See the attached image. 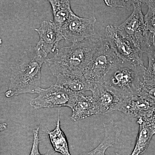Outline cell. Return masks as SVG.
I'll return each instance as SVG.
<instances>
[{
	"label": "cell",
	"mask_w": 155,
	"mask_h": 155,
	"mask_svg": "<svg viewBox=\"0 0 155 155\" xmlns=\"http://www.w3.org/2000/svg\"><path fill=\"white\" fill-rule=\"evenodd\" d=\"M142 1L133 6L132 14L121 25L117 26L122 35L130 40L143 51L154 45L153 35L147 30L141 9Z\"/></svg>",
	"instance_id": "cell-4"
},
{
	"label": "cell",
	"mask_w": 155,
	"mask_h": 155,
	"mask_svg": "<svg viewBox=\"0 0 155 155\" xmlns=\"http://www.w3.org/2000/svg\"><path fill=\"white\" fill-rule=\"evenodd\" d=\"M147 6L148 10L144 16L147 30L153 35L155 34V1H142Z\"/></svg>",
	"instance_id": "cell-19"
},
{
	"label": "cell",
	"mask_w": 155,
	"mask_h": 155,
	"mask_svg": "<svg viewBox=\"0 0 155 155\" xmlns=\"http://www.w3.org/2000/svg\"><path fill=\"white\" fill-rule=\"evenodd\" d=\"M146 69L119 59L106 74L103 82L124 99L139 94L144 84Z\"/></svg>",
	"instance_id": "cell-3"
},
{
	"label": "cell",
	"mask_w": 155,
	"mask_h": 155,
	"mask_svg": "<svg viewBox=\"0 0 155 155\" xmlns=\"http://www.w3.org/2000/svg\"><path fill=\"white\" fill-rule=\"evenodd\" d=\"M91 91L97 115H104L112 111H119L123 99L103 82L94 84Z\"/></svg>",
	"instance_id": "cell-9"
},
{
	"label": "cell",
	"mask_w": 155,
	"mask_h": 155,
	"mask_svg": "<svg viewBox=\"0 0 155 155\" xmlns=\"http://www.w3.org/2000/svg\"><path fill=\"white\" fill-rule=\"evenodd\" d=\"M104 38L96 35L68 46L58 49L45 63L53 75L83 76L84 72Z\"/></svg>",
	"instance_id": "cell-1"
},
{
	"label": "cell",
	"mask_w": 155,
	"mask_h": 155,
	"mask_svg": "<svg viewBox=\"0 0 155 155\" xmlns=\"http://www.w3.org/2000/svg\"><path fill=\"white\" fill-rule=\"evenodd\" d=\"M153 42L154 46L155 47V34L153 35Z\"/></svg>",
	"instance_id": "cell-25"
},
{
	"label": "cell",
	"mask_w": 155,
	"mask_h": 155,
	"mask_svg": "<svg viewBox=\"0 0 155 155\" xmlns=\"http://www.w3.org/2000/svg\"><path fill=\"white\" fill-rule=\"evenodd\" d=\"M78 93L54 84L41 89L38 95L31 100L29 104L35 109L61 107L71 108Z\"/></svg>",
	"instance_id": "cell-7"
},
{
	"label": "cell",
	"mask_w": 155,
	"mask_h": 155,
	"mask_svg": "<svg viewBox=\"0 0 155 155\" xmlns=\"http://www.w3.org/2000/svg\"><path fill=\"white\" fill-rule=\"evenodd\" d=\"M139 94L148 98L155 103V84H143Z\"/></svg>",
	"instance_id": "cell-21"
},
{
	"label": "cell",
	"mask_w": 155,
	"mask_h": 155,
	"mask_svg": "<svg viewBox=\"0 0 155 155\" xmlns=\"http://www.w3.org/2000/svg\"><path fill=\"white\" fill-rule=\"evenodd\" d=\"M96 21L94 17L84 18L73 14L61 27L64 40L73 44L94 36Z\"/></svg>",
	"instance_id": "cell-8"
},
{
	"label": "cell",
	"mask_w": 155,
	"mask_h": 155,
	"mask_svg": "<svg viewBox=\"0 0 155 155\" xmlns=\"http://www.w3.org/2000/svg\"><path fill=\"white\" fill-rule=\"evenodd\" d=\"M55 84L72 91L82 93L91 91L94 84H91L83 76L60 75L57 77Z\"/></svg>",
	"instance_id": "cell-15"
},
{
	"label": "cell",
	"mask_w": 155,
	"mask_h": 155,
	"mask_svg": "<svg viewBox=\"0 0 155 155\" xmlns=\"http://www.w3.org/2000/svg\"><path fill=\"white\" fill-rule=\"evenodd\" d=\"M60 118V110L59 109L56 127L51 131L48 130L47 133L49 137L53 148L56 152L59 153L61 155H71L69 152L67 137L61 128Z\"/></svg>",
	"instance_id": "cell-17"
},
{
	"label": "cell",
	"mask_w": 155,
	"mask_h": 155,
	"mask_svg": "<svg viewBox=\"0 0 155 155\" xmlns=\"http://www.w3.org/2000/svg\"><path fill=\"white\" fill-rule=\"evenodd\" d=\"M48 2L51 6L53 22L61 28L75 14L71 9L70 2L68 0H50Z\"/></svg>",
	"instance_id": "cell-16"
},
{
	"label": "cell",
	"mask_w": 155,
	"mask_h": 155,
	"mask_svg": "<svg viewBox=\"0 0 155 155\" xmlns=\"http://www.w3.org/2000/svg\"><path fill=\"white\" fill-rule=\"evenodd\" d=\"M39 127H37L33 130V140L32 147L31 150L29 155H49L48 153L41 154L39 150Z\"/></svg>",
	"instance_id": "cell-22"
},
{
	"label": "cell",
	"mask_w": 155,
	"mask_h": 155,
	"mask_svg": "<svg viewBox=\"0 0 155 155\" xmlns=\"http://www.w3.org/2000/svg\"><path fill=\"white\" fill-rule=\"evenodd\" d=\"M148 66L145 72L144 84H155V47L153 45L146 51Z\"/></svg>",
	"instance_id": "cell-18"
},
{
	"label": "cell",
	"mask_w": 155,
	"mask_h": 155,
	"mask_svg": "<svg viewBox=\"0 0 155 155\" xmlns=\"http://www.w3.org/2000/svg\"><path fill=\"white\" fill-rule=\"evenodd\" d=\"M71 119L74 121L82 120L97 115L96 107L92 95H86L82 93H78L73 106Z\"/></svg>",
	"instance_id": "cell-12"
},
{
	"label": "cell",
	"mask_w": 155,
	"mask_h": 155,
	"mask_svg": "<svg viewBox=\"0 0 155 155\" xmlns=\"http://www.w3.org/2000/svg\"><path fill=\"white\" fill-rule=\"evenodd\" d=\"M139 129L135 146L130 155H141L144 153L155 134V127L149 119H138Z\"/></svg>",
	"instance_id": "cell-13"
},
{
	"label": "cell",
	"mask_w": 155,
	"mask_h": 155,
	"mask_svg": "<svg viewBox=\"0 0 155 155\" xmlns=\"http://www.w3.org/2000/svg\"><path fill=\"white\" fill-rule=\"evenodd\" d=\"M119 59L107 41L104 39L93 56L83 76L91 84L103 82L106 74Z\"/></svg>",
	"instance_id": "cell-6"
},
{
	"label": "cell",
	"mask_w": 155,
	"mask_h": 155,
	"mask_svg": "<svg viewBox=\"0 0 155 155\" xmlns=\"http://www.w3.org/2000/svg\"><path fill=\"white\" fill-rule=\"evenodd\" d=\"M8 127V124L6 123H3L1 124V126H0V129L1 131H3V130H6Z\"/></svg>",
	"instance_id": "cell-24"
},
{
	"label": "cell",
	"mask_w": 155,
	"mask_h": 155,
	"mask_svg": "<svg viewBox=\"0 0 155 155\" xmlns=\"http://www.w3.org/2000/svg\"><path fill=\"white\" fill-rule=\"evenodd\" d=\"M117 155H119V154H118V153H117Z\"/></svg>",
	"instance_id": "cell-26"
},
{
	"label": "cell",
	"mask_w": 155,
	"mask_h": 155,
	"mask_svg": "<svg viewBox=\"0 0 155 155\" xmlns=\"http://www.w3.org/2000/svg\"><path fill=\"white\" fill-rule=\"evenodd\" d=\"M105 134L102 141L94 149L80 155H106L108 148L119 141L121 130L113 121L104 123Z\"/></svg>",
	"instance_id": "cell-14"
},
{
	"label": "cell",
	"mask_w": 155,
	"mask_h": 155,
	"mask_svg": "<svg viewBox=\"0 0 155 155\" xmlns=\"http://www.w3.org/2000/svg\"><path fill=\"white\" fill-rule=\"evenodd\" d=\"M35 30L39 36L36 46L47 56L57 51L59 42L64 39L61 28L55 25L52 20L43 21L40 27Z\"/></svg>",
	"instance_id": "cell-10"
},
{
	"label": "cell",
	"mask_w": 155,
	"mask_h": 155,
	"mask_svg": "<svg viewBox=\"0 0 155 155\" xmlns=\"http://www.w3.org/2000/svg\"><path fill=\"white\" fill-rule=\"evenodd\" d=\"M47 55L36 46L23 53L21 59L11 67L8 90L5 95L11 97L24 94H38L41 87V70Z\"/></svg>",
	"instance_id": "cell-2"
},
{
	"label": "cell",
	"mask_w": 155,
	"mask_h": 155,
	"mask_svg": "<svg viewBox=\"0 0 155 155\" xmlns=\"http://www.w3.org/2000/svg\"><path fill=\"white\" fill-rule=\"evenodd\" d=\"M139 1H120V0H105V3L111 8H128L134 6Z\"/></svg>",
	"instance_id": "cell-20"
},
{
	"label": "cell",
	"mask_w": 155,
	"mask_h": 155,
	"mask_svg": "<svg viewBox=\"0 0 155 155\" xmlns=\"http://www.w3.org/2000/svg\"><path fill=\"white\" fill-rule=\"evenodd\" d=\"M150 121V122L154 125L155 127V108L154 110L153 111L152 114L151 116H150V118H149Z\"/></svg>",
	"instance_id": "cell-23"
},
{
	"label": "cell",
	"mask_w": 155,
	"mask_h": 155,
	"mask_svg": "<svg viewBox=\"0 0 155 155\" xmlns=\"http://www.w3.org/2000/svg\"><path fill=\"white\" fill-rule=\"evenodd\" d=\"M155 103L139 94L122 100L119 111L127 116L138 119H147L151 116Z\"/></svg>",
	"instance_id": "cell-11"
},
{
	"label": "cell",
	"mask_w": 155,
	"mask_h": 155,
	"mask_svg": "<svg viewBox=\"0 0 155 155\" xmlns=\"http://www.w3.org/2000/svg\"><path fill=\"white\" fill-rule=\"evenodd\" d=\"M106 40L119 59L144 68L142 50L136 46L129 38L119 31L117 26L108 25L105 28Z\"/></svg>",
	"instance_id": "cell-5"
}]
</instances>
